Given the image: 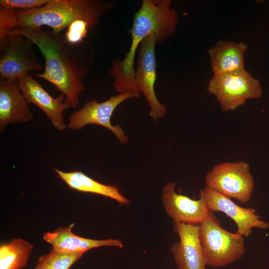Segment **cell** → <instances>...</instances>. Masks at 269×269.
Masks as SVG:
<instances>
[{"label": "cell", "instance_id": "11", "mask_svg": "<svg viewBox=\"0 0 269 269\" xmlns=\"http://www.w3.org/2000/svg\"><path fill=\"white\" fill-rule=\"evenodd\" d=\"M175 187V183L169 182L162 189L161 198L167 215L175 223L199 225L211 212L204 197L200 193L199 199H191L177 193Z\"/></svg>", "mask_w": 269, "mask_h": 269}, {"label": "cell", "instance_id": "6", "mask_svg": "<svg viewBox=\"0 0 269 269\" xmlns=\"http://www.w3.org/2000/svg\"><path fill=\"white\" fill-rule=\"evenodd\" d=\"M205 182L208 188L244 204L250 200L255 186L250 165L243 160L214 165L206 174Z\"/></svg>", "mask_w": 269, "mask_h": 269}, {"label": "cell", "instance_id": "13", "mask_svg": "<svg viewBox=\"0 0 269 269\" xmlns=\"http://www.w3.org/2000/svg\"><path fill=\"white\" fill-rule=\"evenodd\" d=\"M179 241L172 245V254L177 269H206L199 238V225L173 223Z\"/></svg>", "mask_w": 269, "mask_h": 269}, {"label": "cell", "instance_id": "3", "mask_svg": "<svg viewBox=\"0 0 269 269\" xmlns=\"http://www.w3.org/2000/svg\"><path fill=\"white\" fill-rule=\"evenodd\" d=\"M171 3L170 0H143L134 13L130 30L132 40L129 50L123 59L113 62L109 71V75L115 79L113 86L119 94L139 92L134 84V62L142 41L154 34L157 43H162L174 34L178 17Z\"/></svg>", "mask_w": 269, "mask_h": 269}, {"label": "cell", "instance_id": "9", "mask_svg": "<svg viewBox=\"0 0 269 269\" xmlns=\"http://www.w3.org/2000/svg\"><path fill=\"white\" fill-rule=\"evenodd\" d=\"M156 36L151 34L145 38L138 48L136 68L135 70L134 84L136 90L141 92L149 107V116L156 121L164 116L166 107L158 100L155 93L156 79L155 45Z\"/></svg>", "mask_w": 269, "mask_h": 269}, {"label": "cell", "instance_id": "4", "mask_svg": "<svg viewBox=\"0 0 269 269\" xmlns=\"http://www.w3.org/2000/svg\"><path fill=\"white\" fill-rule=\"evenodd\" d=\"M199 238L205 263L222 268L240 260L245 254L242 236L222 228L213 212L199 224Z\"/></svg>", "mask_w": 269, "mask_h": 269}, {"label": "cell", "instance_id": "20", "mask_svg": "<svg viewBox=\"0 0 269 269\" xmlns=\"http://www.w3.org/2000/svg\"><path fill=\"white\" fill-rule=\"evenodd\" d=\"M49 0H0V7L6 9L27 10L41 7Z\"/></svg>", "mask_w": 269, "mask_h": 269}, {"label": "cell", "instance_id": "18", "mask_svg": "<svg viewBox=\"0 0 269 269\" xmlns=\"http://www.w3.org/2000/svg\"><path fill=\"white\" fill-rule=\"evenodd\" d=\"M33 246L21 238H13L0 246V269H22L26 265Z\"/></svg>", "mask_w": 269, "mask_h": 269}, {"label": "cell", "instance_id": "1", "mask_svg": "<svg viewBox=\"0 0 269 269\" xmlns=\"http://www.w3.org/2000/svg\"><path fill=\"white\" fill-rule=\"evenodd\" d=\"M18 34L30 39L39 49L45 59L42 73L35 75L54 85L64 94L70 106L76 108L80 95L85 89L84 80L95 58L94 47L88 41H69L65 35L41 28H19L6 32Z\"/></svg>", "mask_w": 269, "mask_h": 269}, {"label": "cell", "instance_id": "8", "mask_svg": "<svg viewBox=\"0 0 269 269\" xmlns=\"http://www.w3.org/2000/svg\"><path fill=\"white\" fill-rule=\"evenodd\" d=\"M139 97L138 92L128 91L112 96L102 102L95 99L87 101L80 109L70 115L67 128L80 131L88 125H98L108 129L115 134L121 143L125 144L128 142L129 137L125 134L120 126L111 124V117L117 107L125 101Z\"/></svg>", "mask_w": 269, "mask_h": 269}, {"label": "cell", "instance_id": "7", "mask_svg": "<svg viewBox=\"0 0 269 269\" xmlns=\"http://www.w3.org/2000/svg\"><path fill=\"white\" fill-rule=\"evenodd\" d=\"M33 44L18 34L0 36V78L17 80L30 71L43 68Z\"/></svg>", "mask_w": 269, "mask_h": 269}, {"label": "cell", "instance_id": "15", "mask_svg": "<svg viewBox=\"0 0 269 269\" xmlns=\"http://www.w3.org/2000/svg\"><path fill=\"white\" fill-rule=\"evenodd\" d=\"M73 223L67 227H60L52 232L45 233L43 239L58 252H86L90 249L105 246L123 247L120 239L94 240L80 237L73 233Z\"/></svg>", "mask_w": 269, "mask_h": 269}, {"label": "cell", "instance_id": "5", "mask_svg": "<svg viewBox=\"0 0 269 269\" xmlns=\"http://www.w3.org/2000/svg\"><path fill=\"white\" fill-rule=\"evenodd\" d=\"M207 90L225 112L234 111L248 100L259 99L263 94L260 81L245 69L213 75Z\"/></svg>", "mask_w": 269, "mask_h": 269}, {"label": "cell", "instance_id": "19", "mask_svg": "<svg viewBox=\"0 0 269 269\" xmlns=\"http://www.w3.org/2000/svg\"><path fill=\"white\" fill-rule=\"evenodd\" d=\"M85 252H58L51 250L38 260L49 269H69L84 255Z\"/></svg>", "mask_w": 269, "mask_h": 269}, {"label": "cell", "instance_id": "16", "mask_svg": "<svg viewBox=\"0 0 269 269\" xmlns=\"http://www.w3.org/2000/svg\"><path fill=\"white\" fill-rule=\"evenodd\" d=\"M247 45L243 42L221 40L208 50L213 75L244 70Z\"/></svg>", "mask_w": 269, "mask_h": 269}, {"label": "cell", "instance_id": "22", "mask_svg": "<svg viewBox=\"0 0 269 269\" xmlns=\"http://www.w3.org/2000/svg\"><path fill=\"white\" fill-rule=\"evenodd\" d=\"M34 269H49L45 265L37 261L36 267Z\"/></svg>", "mask_w": 269, "mask_h": 269}, {"label": "cell", "instance_id": "2", "mask_svg": "<svg viewBox=\"0 0 269 269\" xmlns=\"http://www.w3.org/2000/svg\"><path fill=\"white\" fill-rule=\"evenodd\" d=\"M114 7V2L101 0H49L41 7L27 10L0 7V35L15 29L43 26L61 33L77 20L85 21L94 29Z\"/></svg>", "mask_w": 269, "mask_h": 269}, {"label": "cell", "instance_id": "10", "mask_svg": "<svg viewBox=\"0 0 269 269\" xmlns=\"http://www.w3.org/2000/svg\"><path fill=\"white\" fill-rule=\"evenodd\" d=\"M210 211L221 212L232 219L237 226V233L247 238L254 228L267 229L269 223L261 219L253 208H243L231 198L205 187L200 191Z\"/></svg>", "mask_w": 269, "mask_h": 269}, {"label": "cell", "instance_id": "17", "mask_svg": "<svg viewBox=\"0 0 269 269\" xmlns=\"http://www.w3.org/2000/svg\"><path fill=\"white\" fill-rule=\"evenodd\" d=\"M54 171L59 178L73 189L108 197L122 205H128L131 203L117 187L101 183L81 171L65 172L59 169H54Z\"/></svg>", "mask_w": 269, "mask_h": 269}, {"label": "cell", "instance_id": "21", "mask_svg": "<svg viewBox=\"0 0 269 269\" xmlns=\"http://www.w3.org/2000/svg\"><path fill=\"white\" fill-rule=\"evenodd\" d=\"M92 29L93 28L85 21L77 20L67 28L65 36L70 41L80 42L84 40L88 31Z\"/></svg>", "mask_w": 269, "mask_h": 269}, {"label": "cell", "instance_id": "14", "mask_svg": "<svg viewBox=\"0 0 269 269\" xmlns=\"http://www.w3.org/2000/svg\"><path fill=\"white\" fill-rule=\"evenodd\" d=\"M33 118L17 80L0 78V131L8 124L25 123Z\"/></svg>", "mask_w": 269, "mask_h": 269}, {"label": "cell", "instance_id": "12", "mask_svg": "<svg viewBox=\"0 0 269 269\" xmlns=\"http://www.w3.org/2000/svg\"><path fill=\"white\" fill-rule=\"evenodd\" d=\"M17 81L28 104H33L39 108L57 130L64 131L67 125L64 122L63 113L71 107L66 100L65 96L61 94L57 97H52L29 73L19 78Z\"/></svg>", "mask_w": 269, "mask_h": 269}]
</instances>
